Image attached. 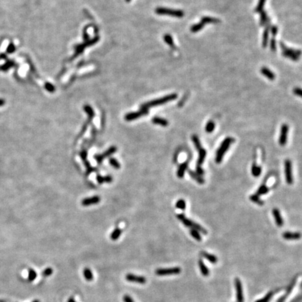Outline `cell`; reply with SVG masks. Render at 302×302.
<instances>
[{
  "instance_id": "cell-12",
  "label": "cell",
  "mask_w": 302,
  "mask_h": 302,
  "mask_svg": "<svg viewBox=\"0 0 302 302\" xmlns=\"http://www.w3.org/2000/svg\"><path fill=\"white\" fill-rule=\"evenodd\" d=\"M270 20L269 22L267 23L266 25V28L263 32L262 35V48H267L268 45V42H269V30H270Z\"/></svg>"
},
{
  "instance_id": "cell-35",
  "label": "cell",
  "mask_w": 302,
  "mask_h": 302,
  "mask_svg": "<svg viewBox=\"0 0 302 302\" xmlns=\"http://www.w3.org/2000/svg\"><path fill=\"white\" fill-rule=\"evenodd\" d=\"M204 23L200 22L199 23H197V24H195L194 25H192L190 28V30H191L192 32H199V30H202L203 27H204Z\"/></svg>"
},
{
  "instance_id": "cell-27",
  "label": "cell",
  "mask_w": 302,
  "mask_h": 302,
  "mask_svg": "<svg viewBox=\"0 0 302 302\" xmlns=\"http://www.w3.org/2000/svg\"><path fill=\"white\" fill-rule=\"evenodd\" d=\"M164 40H165V42L167 43L171 48L172 49L176 48V46H175V44H174L173 38L170 35H169V34H166V35L164 36Z\"/></svg>"
},
{
  "instance_id": "cell-33",
  "label": "cell",
  "mask_w": 302,
  "mask_h": 302,
  "mask_svg": "<svg viewBox=\"0 0 302 302\" xmlns=\"http://www.w3.org/2000/svg\"><path fill=\"white\" fill-rule=\"evenodd\" d=\"M121 233H122L121 230H120L119 228H116V230L111 233L110 237L113 241H116L118 239H119V237L121 235Z\"/></svg>"
},
{
  "instance_id": "cell-18",
  "label": "cell",
  "mask_w": 302,
  "mask_h": 302,
  "mask_svg": "<svg viewBox=\"0 0 302 302\" xmlns=\"http://www.w3.org/2000/svg\"><path fill=\"white\" fill-rule=\"evenodd\" d=\"M261 73L262 74L265 76L268 79H269L270 80H273L275 79V74H273V73L271 71L270 69H267V67H262V68L261 69Z\"/></svg>"
},
{
  "instance_id": "cell-3",
  "label": "cell",
  "mask_w": 302,
  "mask_h": 302,
  "mask_svg": "<svg viewBox=\"0 0 302 302\" xmlns=\"http://www.w3.org/2000/svg\"><path fill=\"white\" fill-rule=\"evenodd\" d=\"M177 218H178L180 221H181V222L183 223V225L185 226H187V227H191L192 229L196 230L198 231H199V232H202V234H205V235L208 234V231H206V230H205L203 226L199 225V224L193 222V221L189 220L188 218H187L183 214H178L177 215Z\"/></svg>"
},
{
  "instance_id": "cell-39",
  "label": "cell",
  "mask_w": 302,
  "mask_h": 302,
  "mask_svg": "<svg viewBox=\"0 0 302 302\" xmlns=\"http://www.w3.org/2000/svg\"><path fill=\"white\" fill-rule=\"evenodd\" d=\"M36 276H37V274H36V272L35 271L32 269H30L29 273H28V280H29L30 282H32V281L35 280Z\"/></svg>"
},
{
  "instance_id": "cell-36",
  "label": "cell",
  "mask_w": 302,
  "mask_h": 302,
  "mask_svg": "<svg viewBox=\"0 0 302 302\" xmlns=\"http://www.w3.org/2000/svg\"><path fill=\"white\" fill-rule=\"evenodd\" d=\"M265 2H266V0H259V2H258V4H257V6H256L255 9V13H261L263 11V9H264Z\"/></svg>"
},
{
  "instance_id": "cell-31",
  "label": "cell",
  "mask_w": 302,
  "mask_h": 302,
  "mask_svg": "<svg viewBox=\"0 0 302 302\" xmlns=\"http://www.w3.org/2000/svg\"><path fill=\"white\" fill-rule=\"evenodd\" d=\"M269 189L265 186V184H262V186L259 187L258 190L257 191L256 194L257 196H259V195L267 194V192H269Z\"/></svg>"
},
{
  "instance_id": "cell-52",
  "label": "cell",
  "mask_w": 302,
  "mask_h": 302,
  "mask_svg": "<svg viewBox=\"0 0 302 302\" xmlns=\"http://www.w3.org/2000/svg\"><path fill=\"white\" fill-rule=\"evenodd\" d=\"M123 301L124 302H134L133 299H132L131 296L129 295H124L123 296Z\"/></svg>"
},
{
  "instance_id": "cell-40",
  "label": "cell",
  "mask_w": 302,
  "mask_h": 302,
  "mask_svg": "<svg viewBox=\"0 0 302 302\" xmlns=\"http://www.w3.org/2000/svg\"><path fill=\"white\" fill-rule=\"evenodd\" d=\"M176 206L177 209L183 210L186 209V202H185L183 199H179V200H178V202H176Z\"/></svg>"
},
{
  "instance_id": "cell-28",
  "label": "cell",
  "mask_w": 302,
  "mask_h": 302,
  "mask_svg": "<svg viewBox=\"0 0 302 302\" xmlns=\"http://www.w3.org/2000/svg\"><path fill=\"white\" fill-rule=\"evenodd\" d=\"M83 275L85 279L88 281H92L93 280V274L92 271L88 268H85V269L83 270Z\"/></svg>"
},
{
  "instance_id": "cell-22",
  "label": "cell",
  "mask_w": 302,
  "mask_h": 302,
  "mask_svg": "<svg viewBox=\"0 0 302 302\" xmlns=\"http://www.w3.org/2000/svg\"><path fill=\"white\" fill-rule=\"evenodd\" d=\"M199 267L200 271L202 273V275L204 276H209V270L208 269V267L206 266L205 264L203 262V260L202 259H200L199 260Z\"/></svg>"
},
{
  "instance_id": "cell-13",
  "label": "cell",
  "mask_w": 302,
  "mask_h": 302,
  "mask_svg": "<svg viewBox=\"0 0 302 302\" xmlns=\"http://www.w3.org/2000/svg\"><path fill=\"white\" fill-rule=\"evenodd\" d=\"M100 202V197L94 196L92 197L86 198V199H83L82 201V205L85 206H88L98 204V203Z\"/></svg>"
},
{
  "instance_id": "cell-32",
  "label": "cell",
  "mask_w": 302,
  "mask_h": 302,
  "mask_svg": "<svg viewBox=\"0 0 302 302\" xmlns=\"http://www.w3.org/2000/svg\"><path fill=\"white\" fill-rule=\"evenodd\" d=\"M250 199H251L252 202H253L254 203H255V204H258V205H260V206L264 205V202H263L262 199H260V198L259 197V196H257L256 194L251 195V196H250Z\"/></svg>"
},
{
  "instance_id": "cell-47",
  "label": "cell",
  "mask_w": 302,
  "mask_h": 302,
  "mask_svg": "<svg viewBox=\"0 0 302 302\" xmlns=\"http://www.w3.org/2000/svg\"><path fill=\"white\" fill-rule=\"evenodd\" d=\"M45 88L48 92H53L55 91V87L50 83H46L45 84Z\"/></svg>"
},
{
  "instance_id": "cell-4",
  "label": "cell",
  "mask_w": 302,
  "mask_h": 302,
  "mask_svg": "<svg viewBox=\"0 0 302 302\" xmlns=\"http://www.w3.org/2000/svg\"><path fill=\"white\" fill-rule=\"evenodd\" d=\"M155 13L158 15H168L176 18H183L184 12L181 10L167 9V8L159 7L155 9Z\"/></svg>"
},
{
  "instance_id": "cell-1",
  "label": "cell",
  "mask_w": 302,
  "mask_h": 302,
  "mask_svg": "<svg viewBox=\"0 0 302 302\" xmlns=\"http://www.w3.org/2000/svg\"><path fill=\"white\" fill-rule=\"evenodd\" d=\"M177 97H178V95H177V94H176V93L171 94V95H166L164 97L157 99V100L150 101H149V102L145 103L141 106V108L148 109V108L154 107V106H156L164 104L169 102V101H171L176 100Z\"/></svg>"
},
{
  "instance_id": "cell-61",
  "label": "cell",
  "mask_w": 302,
  "mask_h": 302,
  "mask_svg": "<svg viewBox=\"0 0 302 302\" xmlns=\"http://www.w3.org/2000/svg\"><path fill=\"white\" fill-rule=\"evenodd\" d=\"M0 302H4V301H0Z\"/></svg>"
},
{
  "instance_id": "cell-43",
  "label": "cell",
  "mask_w": 302,
  "mask_h": 302,
  "mask_svg": "<svg viewBox=\"0 0 302 302\" xmlns=\"http://www.w3.org/2000/svg\"><path fill=\"white\" fill-rule=\"evenodd\" d=\"M109 163H110V165L112 166H113L116 169H119L120 168V165L118 161L116 160L115 158H111L110 160H109Z\"/></svg>"
},
{
  "instance_id": "cell-19",
  "label": "cell",
  "mask_w": 302,
  "mask_h": 302,
  "mask_svg": "<svg viewBox=\"0 0 302 302\" xmlns=\"http://www.w3.org/2000/svg\"><path fill=\"white\" fill-rule=\"evenodd\" d=\"M206 156V151L204 148H202L201 149L199 150V158H198L197 160V166H202L203 163L204 162Z\"/></svg>"
},
{
  "instance_id": "cell-24",
  "label": "cell",
  "mask_w": 302,
  "mask_h": 302,
  "mask_svg": "<svg viewBox=\"0 0 302 302\" xmlns=\"http://www.w3.org/2000/svg\"><path fill=\"white\" fill-rule=\"evenodd\" d=\"M280 48H282V50L283 51L290 52V53L295 54V55H296L299 56V57L300 56V55H301V51H300V50H295V49L288 48V47L286 46L285 45V44L283 43H282V42H280Z\"/></svg>"
},
{
  "instance_id": "cell-55",
  "label": "cell",
  "mask_w": 302,
  "mask_h": 302,
  "mask_svg": "<svg viewBox=\"0 0 302 302\" xmlns=\"http://www.w3.org/2000/svg\"><path fill=\"white\" fill-rule=\"evenodd\" d=\"M97 181L99 183H103L104 182V177L102 176H97Z\"/></svg>"
},
{
  "instance_id": "cell-26",
  "label": "cell",
  "mask_w": 302,
  "mask_h": 302,
  "mask_svg": "<svg viewBox=\"0 0 302 302\" xmlns=\"http://www.w3.org/2000/svg\"><path fill=\"white\" fill-rule=\"evenodd\" d=\"M252 174L255 177H258L262 172V169L259 165H257L256 163H253V165H252V169H251Z\"/></svg>"
},
{
  "instance_id": "cell-17",
  "label": "cell",
  "mask_w": 302,
  "mask_h": 302,
  "mask_svg": "<svg viewBox=\"0 0 302 302\" xmlns=\"http://www.w3.org/2000/svg\"><path fill=\"white\" fill-rule=\"evenodd\" d=\"M201 22L204 23V24H218V23L220 22V20L215 18L204 16L202 18Z\"/></svg>"
},
{
  "instance_id": "cell-44",
  "label": "cell",
  "mask_w": 302,
  "mask_h": 302,
  "mask_svg": "<svg viewBox=\"0 0 302 302\" xmlns=\"http://www.w3.org/2000/svg\"><path fill=\"white\" fill-rule=\"evenodd\" d=\"M273 293H274V292H271L268 293L267 295L266 296H265V297H264L263 299H259V300L255 302H269L270 301V299H271V297L273 296Z\"/></svg>"
},
{
  "instance_id": "cell-41",
  "label": "cell",
  "mask_w": 302,
  "mask_h": 302,
  "mask_svg": "<svg viewBox=\"0 0 302 302\" xmlns=\"http://www.w3.org/2000/svg\"><path fill=\"white\" fill-rule=\"evenodd\" d=\"M85 47H86V46H85V43H84V44H81V45H80V46H78L77 48H76V53H75V54H74V57H73V58H72V59L75 58L76 57L78 56V55H79V54L81 53L83 51V50H84V49H85Z\"/></svg>"
},
{
  "instance_id": "cell-57",
  "label": "cell",
  "mask_w": 302,
  "mask_h": 302,
  "mask_svg": "<svg viewBox=\"0 0 302 302\" xmlns=\"http://www.w3.org/2000/svg\"><path fill=\"white\" fill-rule=\"evenodd\" d=\"M5 104V101L3 99H0V106H2Z\"/></svg>"
},
{
  "instance_id": "cell-16",
  "label": "cell",
  "mask_w": 302,
  "mask_h": 302,
  "mask_svg": "<svg viewBox=\"0 0 302 302\" xmlns=\"http://www.w3.org/2000/svg\"><path fill=\"white\" fill-rule=\"evenodd\" d=\"M187 167H188V161H186V162L182 163L179 166L178 171H177V176L180 178H183L185 172H186V171L187 169Z\"/></svg>"
},
{
  "instance_id": "cell-11",
  "label": "cell",
  "mask_w": 302,
  "mask_h": 302,
  "mask_svg": "<svg viewBox=\"0 0 302 302\" xmlns=\"http://www.w3.org/2000/svg\"><path fill=\"white\" fill-rule=\"evenodd\" d=\"M117 150V148L115 146H112L110 148H108V150H107L101 155H97L95 156V159L97 161V162L99 164L101 163L104 159H105L106 157H108V156L111 155L112 154L116 153V151Z\"/></svg>"
},
{
  "instance_id": "cell-14",
  "label": "cell",
  "mask_w": 302,
  "mask_h": 302,
  "mask_svg": "<svg viewBox=\"0 0 302 302\" xmlns=\"http://www.w3.org/2000/svg\"><path fill=\"white\" fill-rule=\"evenodd\" d=\"M283 239L286 240H297L301 237V234L299 232H290L286 231L283 234Z\"/></svg>"
},
{
  "instance_id": "cell-50",
  "label": "cell",
  "mask_w": 302,
  "mask_h": 302,
  "mask_svg": "<svg viewBox=\"0 0 302 302\" xmlns=\"http://www.w3.org/2000/svg\"><path fill=\"white\" fill-rule=\"evenodd\" d=\"M196 170H197V173L199 174V176H203L204 174V169L202 168V166H196Z\"/></svg>"
},
{
  "instance_id": "cell-7",
  "label": "cell",
  "mask_w": 302,
  "mask_h": 302,
  "mask_svg": "<svg viewBox=\"0 0 302 302\" xmlns=\"http://www.w3.org/2000/svg\"><path fill=\"white\" fill-rule=\"evenodd\" d=\"M148 109L142 108L141 110L139 111L132 112V113H129L128 114H127L125 117H124V119H125L127 121H132V120H137L143 116L148 115Z\"/></svg>"
},
{
  "instance_id": "cell-56",
  "label": "cell",
  "mask_w": 302,
  "mask_h": 302,
  "mask_svg": "<svg viewBox=\"0 0 302 302\" xmlns=\"http://www.w3.org/2000/svg\"><path fill=\"white\" fill-rule=\"evenodd\" d=\"M301 301V296H299L298 297H296L295 299H293L291 302H300Z\"/></svg>"
},
{
  "instance_id": "cell-20",
  "label": "cell",
  "mask_w": 302,
  "mask_h": 302,
  "mask_svg": "<svg viewBox=\"0 0 302 302\" xmlns=\"http://www.w3.org/2000/svg\"><path fill=\"white\" fill-rule=\"evenodd\" d=\"M152 122L153 124H158V125L162 126V127H166L168 126L169 122L166 120L160 118V117H154L152 119Z\"/></svg>"
},
{
  "instance_id": "cell-45",
  "label": "cell",
  "mask_w": 302,
  "mask_h": 302,
  "mask_svg": "<svg viewBox=\"0 0 302 302\" xmlns=\"http://www.w3.org/2000/svg\"><path fill=\"white\" fill-rule=\"evenodd\" d=\"M52 273H53V269H52V268L48 267L43 271L42 275L43 277H48L49 275H51Z\"/></svg>"
},
{
  "instance_id": "cell-53",
  "label": "cell",
  "mask_w": 302,
  "mask_h": 302,
  "mask_svg": "<svg viewBox=\"0 0 302 302\" xmlns=\"http://www.w3.org/2000/svg\"><path fill=\"white\" fill-rule=\"evenodd\" d=\"M293 92H294V93H295V95L299 96V97H301V88H295V89H294Z\"/></svg>"
},
{
  "instance_id": "cell-42",
  "label": "cell",
  "mask_w": 302,
  "mask_h": 302,
  "mask_svg": "<svg viewBox=\"0 0 302 302\" xmlns=\"http://www.w3.org/2000/svg\"><path fill=\"white\" fill-rule=\"evenodd\" d=\"M84 110L88 113V115L89 116V118H90V120H92L94 117V116H95V113H94V111L92 110V108H91L90 106L86 105V106H84Z\"/></svg>"
},
{
  "instance_id": "cell-10",
  "label": "cell",
  "mask_w": 302,
  "mask_h": 302,
  "mask_svg": "<svg viewBox=\"0 0 302 302\" xmlns=\"http://www.w3.org/2000/svg\"><path fill=\"white\" fill-rule=\"evenodd\" d=\"M288 129H289L288 125L286 124H283L282 127H281L280 136L279 138V144L280 145H283V146L287 144Z\"/></svg>"
},
{
  "instance_id": "cell-59",
  "label": "cell",
  "mask_w": 302,
  "mask_h": 302,
  "mask_svg": "<svg viewBox=\"0 0 302 302\" xmlns=\"http://www.w3.org/2000/svg\"><path fill=\"white\" fill-rule=\"evenodd\" d=\"M32 302H40L39 300H35V301H33Z\"/></svg>"
},
{
  "instance_id": "cell-25",
  "label": "cell",
  "mask_w": 302,
  "mask_h": 302,
  "mask_svg": "<svg viewBox=\"0 0 302 302\" xmlns=\"http://www.w3.org/2000/svg\"><path fill=\"white\" fill-rule=\"evenodd\" d=\"M269 20L270 19L269 18V17H268L267 12L263 10V11L260 13V25L265 26Z\"/></svg>"
},
{
  "instance_id": "cell-9",
  "label": "cell",
  "mask_w": 302,
  "mask_h": 302,
  "mask_svg": "<svg viewBox=\"0 0 302 302\" xmlns=\"http://www.w3.org/2000/svg\"><path fill=\"white\" fill-rule=\"evenodd\" d=\"M126 280L129 282L140 283V284H144L146 283V278L141 275H137L132 273H127L125 276Z\"/></svg>"
},
{
  "instance_id": "cell-5",
  "label": "cell",
  "mask_w": 302,
  "mask_h": 302,
  "mask_svg": "<svg viewBox=\"0 0 302 302\" xmlns=\"http://www.w3.org/2000/svg\"><path fill=\"white\" fill-rule=\"evenodd\" d=\"M181 272V269L180 267H172V268H169V269H158L155 271L156 275H160V276L176 275V274H179Z\"/></svg>"
},
{
  "instance_id": "cell-15",
  "label": "cell",
  "mask_w": 302,
  "mask_h": 302,
  "mask_svg": "<svg viewBox=\"0 0 302 302\" xmlns=\"http://www.w3.org/2000/svg\"><path fill=\"white\" fill-rule=\"evenodd\" d=\"M273 215L274 216L275 222L278 226H282L283 225V220L280 215V212L277 209H273L272 210Z\"/></svg>"
},
{
  "instance_id": "cell-34",
  "label": "cell",
  "mask_w": 302,
  "mask_h": 302,
  "mask_svg": "<svg viewBox=\"0 0 302 302\" xmlns=\"http://www.w3.org/2000/svg\"><path fill=\"white\" fill-rule=\"evenodd\" d=\"M192 142H193L195 148H196L198 150H199V149H201V148H202V145H201V143H200V141H199V138H198L197 135H195V134L192 135Z\"/></svg>"
},
{
  "instance_id": "cell-54",
  "label": "cell",
  "mask_w": 302,
  "mask_h": 302,
  "mask_svg": "<svg viewBox=\"0 0 302 302\" xmlns=\"http://www.w3.org/2000/svg\"><path fill=\"white\" fill-rule=\"evenodd\" d=\"M112 180H113V179H112V178L110 176L104 177V182H106V183H110V182L112 181Z\"/></svg>"
},
{
  "instance_id": "cell-49",
  "label": "cell",
  "mask_w": 302,
  "mask_h": 302,
  "mask_svg": "<svg viewBox=\"0 0 302 302\" xmlns=\"http://www.w3.org/2000/svg\"><path fill=\"white\" fill-rule=\"evenodd\" d=\"M270 31H271V33L272 34V35L273 36H275V35H277V33H278V27H277V26H275V25L271 26V27H270Z\"/></svg>"
},
{
  "instance_id": "cell-21",
  "label": "cell",
  "mask_w": 302,
  "mask_h": 302,
  "mask_svg": "<svg viewBox=\"0 0 302 302\" xmlns=\"http://www.w3.org/2000/svg\"><path fill=\"white\" fill-rule=\"evenodd\" d=\"M201 255L203 256V257H204L205 259L209 260L210 262L213 263V264H215V263H217V262H218L217 257L214 255L208 253V252H204V251L202 252Z\"/></svg>"
},
{
  "instance_id": "cell-2",
  "label": "cell",
  "mask_w": 302,
  "mask_h": 302,
  "mask_svg": "<svg viewBox=\"0 0 302 302\" xmlns=\"http://www.w3.org/2000/svg\"><path fill=\"white\" fill-rule=\"evenodd\" d=\"M234 141V139L231 137H226V139L223 141L222 143L220 145V147L219 148V149L218 150L217 153H216V157H215L216 163L220 164L221 162H222L224 155H225L226 152L227 151L228 148H230V145L232 144Z\"/></svg>"
},
{
  "instance_id": "cell-60",
  "label": "cell",
  "mask_w": 302,
  "mask_h": 302,
  "mask_svg": "<svg viewBox=\"0 0 302 302\" xmlns=\"http://www.w3.org/2000/svg\"><path fill=\"white\" fill-rule=\"evenodd\" d=\"M130 1H131V0H126V2H129Z\"/></svg>"
},
{
  "instance_id": "cell-38",
  "label": "cell",
  "mask_w": 302,
  "mask_h": 302,
  "mask_svg": "<svg viewBox=\"0 0 302 302\" xmlns=\"http://www.w3.org/2000/svg\"><path fill=\"white\" fill-rule=\"evenodd\" d=\"M14 62L13 61H8L4 65H2V66L0 67V70H2V71H7V70H9L10 68H11V67L14 66Z\"/></svg>"
},
{
  "instance_id": "cell-8",
  "label": "cell",
  "mask_w": 302,
  "mask_h": 302,
  "mask_svg": "<svg viewBox=\"0 0 302 302\" xmlns=\"http://www.w3.org/2000/svg\"><path fill=\"white\" fill-rule=\"evenodd\" d=\"M235 283V287L236 290V298H237L238 302H243V288H242V283L240 279L236 278L234 280Z\"/></svg>"
},
{
  "instance_id": "cell-58",
  "label": "cell",
  "mask_w": 302,
  "mask_h": 302,
  "mask_svg": "<svg viewBox=\"0 0 302 302\" xmlns=\"http://www.w3.org/2000/svg\"><path fill=\"white\" fill-rule=\"evenodd\" d=\"M67 302H76V301H75V299L74 298L71 297V298L69 299V300H68V301H67Z\"/></svg>"
},
{
  "instance_id": "cell-37",
  "label": "cell",
  "mask_w": 302,
  "mask_h": 302,
  "mask_svg": "<svg viewBox=\"0 0 302 302\" xmlns=\"http://www.w3.org/2000/svg\"><path fill=\"white\" fill-rule=\"evenodd\" d=\"M215 129V123L213 121H209L206 124V125L205 127V130L206 132H208V133H211L213 132V130Z\"/></svg>"
},
{
  "instance_id": "cell-6",
  "label": "cell",
  "mask_w": 302,
  "mask_h": 302,
  "mask_svg": "<svg viewBox=\"0 0 302 302\" xmlns=\"http://www.w3.org/2000/svg\"><path fill=\"white\" fill-rule=\"evenodd\" d=\"M285 173L286 182L288 184L292 185L293 183L292 169V162L289 160H285Z\"/></svg>"
},
{
  "instance_id": "cell-29",
  "label": "cell",
  "mask_w": 302,
  "mask_h": 302,
  "mask_svg": "<svg viewBox=\"0 0 302 302\" xmlns=\"http://www.w3.org/2000/svg\"><path fill=\"white\" fill-rule=\"evenodd\" d=\"M283 55L285 57V58H290L291 59H292L294 61H297L299 60V57L296 55L290 52H287V51H283Z\"/></svg>"
},
{
  "instance_id": "cell-23",
  "label": "cell",
  "mask_w": 302,
  "mask_h": 302,
  "mask_svg": "<svg viewBox=\"0 0 302 302\" xmlns=\"http://www.w3.org/2000/svg\"><path fill=\"white\" fill-rule=\"evenodd\" d=\"M188 173L194 181H196L197 182V183H199V184L204 183V180L202 178V177L201 176H199V174H197L196 172H194V171L192 170H188Z\"/></svg>"
},
{
  "instance_id": "cell-46",
  "label": "cell",
  "mask_w": 302,
  "mask_h": 302,
  "mask_svg": "<svg viewBox=\"0 0 302 302\" xmlns=\"http://www.w3.org/2000/svg\"><path fill=\"white\" fill-rule=\"evenodd\" d=\"M270 48H271V50L273 52H275V51H276V42H275V40L274 38H272L271 39Z\"/></svg>"
},
{
  "instance_id": "cell-48",
  "label": "cell",
  "mask_w": 302,
  "mask_h": 302,
  "mask_svg": "<svg viewBox=\"0 0 302 302\" xmlns=\"http://www.w3.org/2000/svg\"><path fill=\"white\" fill-rule=\"evenodd\" d=\"M15 50V47L14 46V44L13 43H11L7 48V53H14Z\"/></svg>"
},
{
  "instance_id": "cell-30",
  "label": "cell",
  "mask_w": 302,
  "mask_h": 302,
  "mask_svg": "<svg viewBox=\"0 0 302 302\" xmlns=\"http://www.w3.org/2000/svg\"><path fill=\"white\" fill-rule=\"evenodd\" d=\"M190 235L193 237L194 239H196L198 241H201L202 240V236L200 235L199 231H198L196 230H194V229H192V230H190Z\"/></svg>"
},
{
  "instance_id": "cell-51",
  "label": "cell",
  "mask_w": 302,
  "mask_h": 302,
  "mask_svg": "<svg viewBox=\"0 0 302 302\" xmlns=\"http://www.w3.org/2000/svg\"><path fill=\"white\" fill-rule=\"evenodd\" d=\"M80 157L82 158V160L84 161H86L87 160V152L86 150H82L81 152L80 153Z\"/></svg>"
}]
</instances>
